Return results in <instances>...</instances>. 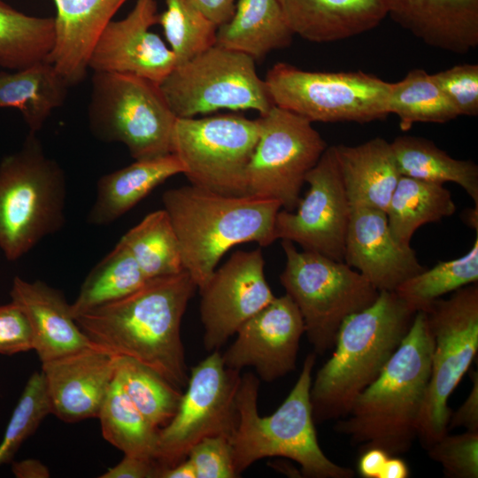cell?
<instances>
[{
    "mask_svg": "<svg viewBox=\"0 0 478 478\" xmlns=\"http://www.w3.org/2000/svg\"><path fill=\"white\" fill-rule=\"evenodd\" d=\"M196 289L184 270L149 279L131 294L74 320L98 346L139 362L182 389L189 374L181 324Z\"/></svg>",
    "mask_w": 478,
    "mask_h": 478,
    "instance_id": "cell-1",
    "label": "cell"
},
{
    "mask_svg": "<svg viewBox=\"0 0 478 478\" xmlns=\"http://www.w3.org/2000/svg\"><path fill=\"white\" fill-rule=\"evenodd\" d=\"M433 340L426 314L417 312L411 328L379 376L354 401L335 430L365 451L389 456L407 452L418 438L431 372Z\"/></svg>",
    "mask_w": 478,
    "mask_h": 478,
    "instance_id": "cell-2",
    "label": "cell"
},
{
    "mask_svg": "<svg viewBox=\"0 0 478 478\" xmlns=\"http://www.w3.org/2000/svg\"><path fill=\"white\" fill-rule=\"evenodd\" d=\"M162 202L179 242L183 270L198 289L231 248L249 242L267 247L277 240L275 219L281 206L276 200L223 195L190 184L166 190Z\"/></svg>",
    "mask_w": 478,
    "mask_h": 478,
    "instance_id": "cell-3",
    "label": "cell"
},
{
    "mask_svg": "<svg viewBox=\"0 0 478 478\" xmlns=\"http://www.w3.org/2000/svg\"><path fill=\"white\" fill-rule=\"evenodd\" d=\"M415 313L394 291H380L372 305L343 320L332 356L312 382L315 423L349 413L358 396L379 376L399 346Z\"/></svg>",
    "mask_w": 478,
    "mask_h": 478,
    "instance_id": "cell-4",
    "label": "cell"
},
{
    "mask_svg": "<svg viewBox=\"0 0 478 478\" xmlns=\"http://www.w3.org/2000/svg\"><path fill=\"white\" fill-rule=\"evenodd\" d=\"M316 353L306 356L299 376L286 399L271 415L258 411V378L242 375L236 395L237 420L229 438L238 476L256 461L283 457L296 461L308 478H351L354 472L328 459L318 442L310 399Z\"/></svg>",
    "mask_w": 478,
    "mask_h": 478,
    "instance_id": "cell-5",
    "label": "cell"
},
{
    "mask_svg": "<svg viewBox=\"0 0 478 478\" xmlns=\"http://www.w3.org/2000/svg\"><path fill=\"white\" fill-rule=\"evenodd\" d=\"M65 173L35 134L0 162V251L16 261L65 223Z\"/></svg>",
    "mask_w": 478,
    "mask_h": 478,
    "instance_id": "cell-6",
    "label": "cell"
},
{
    "mask_svg": "<svg viewBox=\"0 0 478 478\" xmlns=\"http://www.w3.org/2000/svg\"><path fill=\"white\" fill-rule=\"evenodd\" d=\"M281 246L286 264L281 284L300 311L314 353L323 355L334 347L343 320L372 305L380 291L344 261L299 251L287 240Z\"/></svg>",
    "mask_w": 478,
    "mask_h": 478,
    "instance_id": "cell-7",
    "label": "cell"
},
{
    "mask_svg": "<svg viewBox=\"0 0 478 478\" xmlns=\"http://www.w3.org/2000/svg\"><path fill=\"white\" fill-rule=\"evenodd\" d=\"M88 118L96 138L125 144L135 160L172 153L177 118L159 84L150 80L94 72Z\"/></svg>",
    "mask_w": 478,
    "mask_h": 478,
    "instance_id": "cell-8",
    "label": "cell"
},
{
    "mask_svg": "<svg viewBox=\"0 0 478 478\" xmlns=\"http://www.w3.org/2000/svg\"><path fill=\"white\" fill-rule=\"evenodd\" d=\"M274 105L312 122L368 123L389 115L391 82L357 72H311L277 63L264 80Z\"/></svg>",
    "mask_w": 478,
    "mask_h": 478,
    "instance_id": "cell-9",
    "label": "cell"
},
{
    "mask_svg": "<svg viewBox=\"0 0 478 478\" xmlns=\"http://www.w3.org/2000/svg\"><path fill=\"white\" fill-rule=\"evenodd\" d=\"M433 340L431 372L418 438L425 449L448 434L451 394L478 351V285L464 286L423 312Z\"/></svg>",
    "mask_w": 478,
    "mask_h": 478,
    "instance_id": "cell-10",
    "label": "cell"
},
{
    "mask_svg": "<svg viewBox=\"0 0 478 478\" xmlns=\"http://www.w3.org/2000/svg\"><path fill=\"white\" fill-rule=\"evenodd\" d=\"M176 118H194L220 109L266 113L274 103L255 60L217 44L178 64L159 84Z\"/></svg>",
    "mask_w": 478,
    "mask_h": 478,
    "instance_id": "cell-11",
    "label": "cell"
},
{
    "mask_svg": "<svg viewBox=\"0 0 478 478\" xmlns=\"http://www.w3.org/2000/svg\"><path fill=\"white\" fill-rule=\"evenodd\" d=\"M258 119L238 114L177 118L172 153L190 184L229 196L248 195L247 169L258 141Z\"/></svg>",
    "mask_w": 478,
    "mask_h": 478,
    "instance_id": "cell-12",
    "label": "cell"
},
{
    "mask_svg": "<svg viewBox=\"0 0 478 478\" xmlns=\"http://www.w3.org/2000/svg\"><path fill=\"white\" fill-rule=\"evenodd\" d=\"M241 379L240 371L225 366L219 351L190 369L174 416L158 432L156 461L162 471L186 459L190 449L206 437L230 438Z\"/></svg>",
    "mask_w": 478,
    "mask_h": 478,
    "instance_id": "cell-13",
    "label": "cell"
},
{
    "mask_svg": "<svg viewBox=\"0 0 478 478\" xmlns=\"http://www.w3.org/2000/svg\"><path fill=\"white\" fill-rule=\"evenodd\" d=\"M258 120L260 134L247 169L248 195L276 200L292 212L328 144L310 121L275 105Z\"/></svg>",
    "mask_w": 478,
    "mask_h": 478,
    "instance_id": "cell-14",
    "label": "cell"
},
{
    "mask_svg": "<svg viewBox=\"0 0 478 478\" xmlns=\"http://www.w3.org/2000/svg\"><path fill=\"white\" fill-rule=\"evenodd\" d=\"M305 183L308 189L297 208L278 212L275 237L297 243L304 251L343 261L351 208L334 145L327 147L307 173Z\"/></svg>",
    "mask_w": 478,
    "mask_h": 478,
    "instance_id": "cell-15",
    "label": "cell"
},
{
    "mask_svg": "<svg viewBox=\"0 0 478 478\" xmlns=\"http://www.w3.org/2000/svg\"><path fill=\"white\" fill-rule=\"evenodd\" d=\"M260 248L237 251L199 289L203 343L219 349L275 296L265 277Z\"/></svg>",
    "mask_w": 478,
    "mask_h": 478,
    "instance_id": "cell-16",
    "label": "cell"
},
{
    "mask_svg": "<svg viewBox=\"0 0 478 478\" xmlns=\"http://www.w3.org/2000/svg\"><path fill=\"white\" fill-rule=\"evenodd\" d=\"M305 324L295 302L285 293L245 321L235 342L221 354L225 366L240 371L252 366L266 382L296 368Z\"/></svg>",
    "mask_w": 478,
    "mask_h": 478,
    "instance_id": "cell-17",
    "label": "cell"
},
{
    "mask_svg": "<svg viewBox=\"0 0 478 478\" xmlns=\"http://www.w3.org/2000/svg\"><path fill=\"white\" fill-rule=\"evenodd\" d=\"M157 0H137L122 19L111 20L89 60L94 72L128 73L160 84L176 66L169 47L150 27L158 23Z\"/></svg>",
    "mask_w": 478,
    "mask_h": 478,
    "instance_id": "cell-18",
    "label": "cell"
},
{
    "mask_svg": "<svg viewBox=\"0 0 478 478\" xmlns=\"http://www.w3.org/2000/svg\"><path fill=\"white\" fill-rule=\"evenodd\" d=\"M117 358L95 344L42 363L51 413L66 422L97 418Z\"/></svg>",
    "mask_w": 478,
    "mask_h": 478,
    "instance_id": "cell-19",
    "label": "cell"
},
{
    "mask_svg": "<svg viewBox=\"0 0 478 478\" xmlns=\"http://www.w3.org/2000/svg\"><path fill=\"white\" fill-rule=\"evenodd\" d=\"M343 261L378 291H395L426 268L411 244L393 237L386 212L370 208H351Z\"/></svg>",
    "mask_w": 478,
    "mask_h": 478,
    "instance_id": "cell-20",
    "label": "cell"
},
{
    "mask_svg": "<svg viewBox=\"0 0 478 478\" xmlns=\"http://www.w3.org/2000/svg\"><path fill=\"white\" fill-rule=\"evenodd\" d=\"M391 19L427 45L454 54L478 46V0H382Z\"/></svg>",
    "mask_w": 478,
    "mask_h": 478,
    "instance_id": "cell-21",
    "label": "cell"
},
{
    "mask_svg": "<svg viewBox=\"0 0 478 478\" xmlns=\"http://www.w3.org/2000/svg\"><path fill=\"white\" fill-rule=\"evenodd\" d=\"M10 296L28 320L33 350L42 363L96 344L77 325L61 291L15 276Z\"/></svg>",
    "mask_w": 478,
    "mask_h": 478,
    "instance_id": "cell-22",
    "label": "cell"
},
{
    "mask_svg": "<svg viewBox=\"0 0 478 478\" xmlns=\"http://www.w3.org/2000/svg\"><path fill=\"white\" fill-rule=\"evenodd\" d=\"M127 1L53 0L55 43L47 62L69 86L84 80L98 37Z\"/></svg>",
    "mask_w": 478,
    "mask_h": 478,
    "instance_id": "cell-23",
    "label": "cell"
},
{
    "mask_svg": "<svg viewBox=\"0 0 478 478\" xmlns=\"http://www.w3.org/2000/svg\"><path fill=\"white\" fill-rule=\"evenodd\" d=\"M294 35L329 42L376 27L388 15L382 0H278Z\"/></svg>",
    "mask_w": 478,
    "mask_h": 478,
    "instance_id": "cell-24",
    "label": "cell"
},
{
    "mask_svg": "<svg viewBox=\"0 0 478 478\" xmlns=\"http://www.w3.org/2000/svg\"><path fill=\"white\" fill-rule=\"evenodd\" d=\"M351 208L386 212L402 176L389 142L374 137L358 145H334Z\"/></svg>",
    "mask_w": 478,
    "mask_h": 478,
    "instance_id": "cell-25",
    "label": "cell"
},
{
    "mask_svg": "<svg viewBox=\"0 0 478 478\" xmlns=\"http://www.w3.org/2000/svg\"><path fill=\"white\" fill-rule=\"evenodd\" d=\"M183 173L179 158L170 153L135 160L131 165L103 175L97 181L96 200L88 215L95 226L110 224L127 212L168 178Z\"/></svg>",
    "mask_w": 478,
    "mask_h": 478,
    "instance_id": "cell-26",
    "label": "cell"
},
{
    "mask_svg": "<svg viewBox=\"0 0 478 478\" xmlns=\"http://www.w3.org/2000/svg\"><path fill=\"white\" fill-rule=\"evenodd\" d=\"M293 35L278 0H238L231 19L218 27L215 44L259 60L288 47Z\"/></svg>",
    "mask_w": 478,
    "mask_h": 478,
    "instance_id": "cell-27",
    "label": "cell"
},
{
    "mask_svg": "<svg viewBox=\"0 0 478 478\" xmlns=\"http://www.w3.org/2000/svg\"><path fill=\"white\" fill-rule=\"evenodd\" d=\"M69 85L52 64L43 61L13 72H0V108L18 109L36 134L53 110L61 106Z\"/></svg>",
    "mask_w": 478,
    "mask_h": 478,
    "instance_id": "cell-28",
    "label": "cell"
},
{
    "mask_svg": "<svg viewBox=\"0 0 478 478\" xmlns=\"http://www.w3.org/2000/svg\"><path fill=\"white\" fill-rule=\"evenodd\" d=\"M390 144L401 175L443 185L456 183L478 206V166L474 161L454 158L423 137L400 135Z\"/></svg>",
    "mask_w": 478,
    "mask_h": 478,
    "instance_id": "cell-29",
    "label": "cell"
},
{
    "mask_svg": "<svg viewBox=\"0 0 478 478\" xmlns=\"http://www.w3.org/2000/svg\"><path fill=\"white\" fill-rule=\"evenodd\" d=\"M456 212L451 193L443 185L401 176L386 210L393 237L410 245L423 225L442 220Z\"/></svg>",
    "mask_w": 478,
    "mask_h": 478,
    "instance_id": "cell-30",
    "label": "cell"
},
{
    "mask_svg": "<svg viewBox=\"0 0 478 478\" xmlns=\"http://www.w3.org/2000/svg\"><path fill=\"white\" fill-rule=\"evenodd\" d=\"M54 43V17L27 15L0 0L1 67L15 71L47 61Z\"/></svg>",
    "mask_w": 478,
    "mask_h": 478,
    "instance_id": "cell-31",
    "label": "cell"
},
{
    "mask_svg": "<svg viewBox=\"0 0 478 478\" xmlns=\"http://www.w3.org/2000/svg\"><path fill=\"white\" fill-rule=\"evenodd\" d=\"M97 418L104 438L124 455L156 460L159 429L135 407L116 375Z\"/></svg>",
    "mask_w": 478,
    "mask_h": 478,
    "instance_id": "cell-32",
    "label": "cell"
},
{
    "mask_svg": "<svg viewBox=\"0 0 478 478\" xmlns=\"http://www.w3.org/2000/svg\"><path fill=\"white\" fill-rule=\"evenodd\" d=\"M119 242L128 250L148 280L183 271L179 242L165 209L147 214Z\"/></svg>",
    "mask_w": 478,
    "mask_h": 478,
    "instance_id": "cell-33",
    "label": "cell"
},
{
    "mask_svg": "<svg viewBox=\"0 0 478 478\" xmlns=\"http://www.w3.org/2000/svg\"><path fill=\"white\" fill-rule=\"evenodd\" d=\"M147 281L128 250L119 242L87 275L78 297L70 305L71 314L75 320L87 312L131 294Z\"/></svg>",
    "mask_w": 478,
    "mask_h": 478,
    "instance_id": "cell-34",
    "label": "cell"
},
{
    "mask_svg": "<svg viewBox=\"0 0 478 478\" xmlns=\"http://www.w3.org/2000/svg\"><path fill=\"white\" fill-rule=\"evenodd\" d=\"M388 111L398 117L403 131L415 123L443 124L459 117L433 75L423 69H412L391 82Z\"/></svg>",
    "mask_w": 478,
    "mask_h": 478,
    "instance_id": "cell-35",
    "label": "cell"
},
{
    "mask_svg": "<svg viewBox=\"0 0 478 478\" xmlns=\"http://www.w3.org/2000/svg\"><path fill=\"white\" fill-rule=\"evenodd\" d=\"M478 281V232L463 256L438 262L402 282L395 293L415 312H425L438 298Z\"/></svg>",
    "mask_w": 478,
    "mask_h": 478,
    "instance_id": "cell-36",
    "label": "cell"
},
{
    "mask_svg": "<svg viewBox=\"0 0 478 478\" xmlns=\"http://www.w3.org/2000/svg\"><path fill=\"white\" fill-rule=\"evenodd\" d=\"M115 375L140 412L157 428L174 416L182 396L158 374L127 357H118Z\"/></svg>",
    "mask_w": 478,
    "mask_h": 478,
    "instance_id": "cell-37",
    "label": "cell"
},
{
    "mask_svg": "<svg viewBox=\"0 0 478 478\" xmlns=\"http://www.w3.org/2000/svg\"><path fill=\"white\" fill-rule=\"evenodd\" d=\"M166 4L158 24L164 30L176 65L215 45L218 26L191 0H166Z\"/></svg>",
    "mask_w": 478,
    "mask_h": 478,
    "instance_id": "cell-38",
    "label": "cell"
},
{
    "mask_svg": "<svg viewBox=\"0 0 478 478\" xmlns=\"http://www.w3.org/2000/svg\"><path fill=\"white\" fill-rule=\"evenodd\" d=\"M50 413L51 409L44 375L42 371L35 372L26 383L0 443V466L12 460L21 444Z\"/></svg>",
    "mask_w": 478,
    "mask_h": 478,
    "instance_id": "cell-39",
    "label": "cell"
},
{
    "mask_svg": "<svg viewBox=\"0 0 478 478\" xmlns=\"http://www.w3.org/2000/svg\"><path fill=\"white\" fill-rule=\"evenodd\" d=\"M427 450L430 459L441 464L446 477H478V431L446 434Z\"/></svg>",
    "mask_w": 478,
    "mask_h": 478,
    "instance_id": "cell-40",
    "label": "cell"
},
{
    "mask_svg": "<svg viewBox=\"0 0 478 478\" xmlns=\"http://www.w3.org/2000/svg\"><path fill=\"white\" fill-rule=\"evenodd\" d=\"M458 116L478 115V65L462 64L432 74Z\"/></svg>",
    "mask_w": 478,
    "mask_h": 478,
    "instance_id": "cell-41",
    "label": "cell"
},
{
    "mask_svg": "<svg viewBox=\"0 0 478 478\" xmlns=\"http://www.w3.org/2000/svg\"><path fill=\"white\" fill-rule=\"evenodd\" d=\"M192 463L197 478L237 477L233 463L229 438L217 436L196 443L187 457Z\"/></svg>",
    "mask_w": 478,
    "mask_h": 478,
    "instance_id": "cell-42",
    "label": "cell"
},
{
    "mask_svg": "<svg viewBox=\"0 0 478 478\" xmlns=\"http://www.w3.org/2000/svg\"><path fill=\"white\" fill-rule=\"evenodd\" d=\"M33 350L28 320L13 302L0 305V354L12 356Z\"/></svg>",
    "mask_w": 478,
    "mask_h": 478,
    "instance_id": "cell-43",
    "label": "cell"
},
{
    "mask_svg": "<svg viewBox=\"0 0 478 478\" xmlns=\"http://www.w3.org/2000/svg\"><path fill=\"white\" fill-rule=\"evenodd\" d=\"M161 466L154 459L124 455L116 466L110 467L101 478H159Z\"/></svg>",
    "mask_w": 478,
    "mask_h": 478,
    "instance_id": "cell-44",
    "label": "cell"
},
{
    "mask_svg": "<svg viewBox=\"0 0 478 478\" xmlns=\"http://www.w3.org/2000/svg\"><path fill=\"white\" fill-rule=\"evenodd\" d=\"M471 378L473 381L471 391L459 408L451 412L448 431L458 428L478 431V374L476 371L472 373Z\"/></svg>",
    "mask_w": 478,
    "mask_h": 478,
    "instance_id": "cell-45",
    "label": "cell"
},
{
    "mask_svg": "<svg viewBox=\"0 0 478 478\" xmlns=\"http://www.w3.org/2000/svg\"><path fill=\"white\" fill-rule=\"evenodd\" d=\"M218 27L227 22L235 12V0H191Z\"/></svg>",
    "mask_w": 478,
    "mask_h": 478,
    "instance_id": "cell-46",
    "label": "cell"
},
{
    "mask_svg": "<svg viewBox=\"0 0 478 478\" xmlns=\"http://www.w3.org/2000/svg\"><path fill=\"white\" fill-rule=\"evenodd\" d=\"M389 455L380 448H369L363 451L358 463V470L365 478H380L384 464Z\"/></svg>",
    "mask_w": 478,
    "mask_h": 478,
    "instance_id": "cell-47",
    "label": "cell"
},
{
    "mask_svg": "<svg viewBox=\"0 0 478 478\" xmlns=\"http://www.w3.org/2000/svg\"><path fill=\"white\" fill-rule=\"evenodd\" d=\"M12 471L18 478H46L50 476L48 468L36 459L13 462Z\"/></svg>",
    "mask_w": 478,
    "mask_h": 478,
    "instance_id": "cell-48",
    "label": "cell"
},
{
    "mask_svg": "<svg viewBox=\"0 0 478 478\" xmlns=\"http://www.w3.org/2000/svg\"><path fill=\"white\" fill-rule=\"evenodd\" d=\"M409 474L408 466L399 456H389L384 464L380 478H406Z\"/></svg>",
    "mask_w": 478,
    "mask_h": 478,
    "instance_id": "cell-49",
    "label": "cell"
},
{
    "mask_svg": "<svg viewBox=\"0 0 478 478\" xmlns=\"http://www.w3.org/2000/svg\"><path fill=\"white\" fill-rule=\"evenodd\" d=\"M160 478H197L195 468L187 458L175 466L162 471Z\"/></svg>",
    "mask_w": 478,
    "mask_h": 478,
    "instance_id": "cell-50",
    "label": "cell"
},
{
    "mask_svg": "<svg viewBox=\"0 0 478 478\" xmlns=\"http://www.w3.org/2000/svg\"><path fill=\"white\" fill-rule=\"evenodd\" d=\"M463 220L466 226L478 232V206L469 208L464 212Z\"/></svg>",
    "mask_w": 478,
    "mask_h": 478,
    "instance_id": "cell-51",
    "label": "cell"
}]
</instances>
